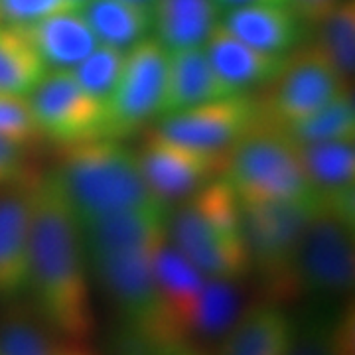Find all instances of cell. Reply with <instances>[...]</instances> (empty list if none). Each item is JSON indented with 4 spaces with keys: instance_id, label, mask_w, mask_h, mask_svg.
<instances>
[{
    "instance_id": "6da1fadb",
    "label": "cell",
    "mask_w": 355,
    "mask_h": 355,
    "mask_svg": "<svg viewBox=\"0 0 355 355\" xmlns=\"http://www.w3.org/2000/svg\"><path fill=\"white\" fill-rule=\"evenodd\" d=\"M30 190L28 288L48 328L83 342L95 330V316L79 223L53 172L32 178Z\"/></svg>"
},
{
    "instance_id": "7a4b0ae2",
    "label": "cell",
    "mask_w": 355,
    "mask_h": 355,
    "mask_svg": "<svg viewBox=\"0 0 355 355\" xmlns=\"http://www.w3.org/2000/svg\"><path fill=\"white\" fill-rule=\"evenodd\" d=\"M58 178L77 223L160 202L140 170L139 154L119 140L95 139L60 146Z\"/></svg>"
},
{
    "instance_id": "3957f363",
    "label": "cell",
    "mask_w": 355,
    "mask_h": 355,
    "mask_svg": "<svg viewBox=\"0 0 355 355\" xmlns=\"http://www.w3.org/2000/svg\"><path fill=\"white\" fill-rule=\"evenodd\" d=\"M168 241L207 279L237 282L251 272L241 235V200L223 176L170 211Z\"/></svg>"
},
{
    "instance_id": "277c9868",
    "label": "cell",
    "mask_w": 355,
    "mask_h": 355,
    "mask_svg": "<svg viewBox=\"0 0 355 355\" xmlns=\"http://www.w3.org/2000/svg\"><path fill=\"white\" fill-rule=\"evenodd\" d=\"M320 207L318 191L298 200H241L243 243L251 272L257 275L266 300L282 304L298 298L292 277L294 254L308 221Z\"/></svg>"
},
{
    "instance_id": "5b68a950",
    "label": "cell",
    "mask_w": 355,
    "mask_h": 355,
    "mask_svg": "<svg viewBox=\"0 0 355 355\" xmlns=\"http://www.w3.org/2000/svg\"><path fill=\"white\" fill-rule=\"evenodd\" d=\"M223 178L245 202L298 200L316 193L296 144L282 128L265 121L229 148Z\"/></svg>"
},
{
    "instance_id": "8992f818",
    "label": "cell",
    "mask_w": 355,
    "mask_h": 355,
    "mask_svg": "<svg viewBox=\"0 0 355 355\" xmlns=\"http://www.w3.org/2000/svg\"><path fill=\"white\" fill-rule=\"evenodd\" d=\"M292 277L298 298L340 300L354 288V227L334 216L324 203L300 237Z\"/></svg>"
},
{
    "instance_id": "52a82bcc",
    "label": "cell",
    "mask_w": 355,
    "mask_h": 355,
    "mask_svg": "<svg viewBox=\"0 0 355 355\" xmlns=\"http://www.w3.org/2000/svg\"><path fill=\"white\" fill-rule=\"evenodd\" d=\"M168 76V50L156 38H142L125 53L113 95L105 103L101 139L123 140L160 114Z\"/></svg>"
},
{
    "instance_id": "ba28073f",
    "label": "cell",
    "mask_w": 355,
    "mask_h": 355,
    "mask_svg": "<svg viewBox=\"0 0 355 355\" xmlns=\"http://www.w3.org/2000/svg\"><path fill=\"white\" fill-rule=\"evenodd\" d=\"M266 87V95L259 99L263 121L286 127L347 91V79L314 44L286 55L284 67Z\"/></svg>"
},
{
    "instance_id": "9c48e42d",
    "label": "cell",
    "mask_w": 355,
    "mask_h": 355,
    "mask_svg": "<svg viewBox=\"0 0 355 355\" xmlns=\"http://www.w3.org/2000/svg\"><path fill=\"white\" fill-rule=\"evenodd\" d=\"M261 121L259 97L235 93L219 101L164 114L153 135L200 153L227 154L229 148Z\"/></svg>"
},
{
    "instance_id": "30bf717a",
    "label": "cell",
    "mask_w": 355,
    "mask_h": 355,
    "mask_svg": "<svg viewBox=\"0 0 355 355\" xmlns=\"http://www.w3.org/2000/svg\"><path fill=\"white\" fill-rule=\"evenodd\" d=\"M28 95L44 140L69 146L103 137L105 105L81 89L71 69L44 73Z\"/></svg>"
},
{
    "instance_id": "8fae6325",
    "label": "cell",
    "mask_w": 355,
    "mask_h": 355,
    "mask_svg": "<svg viewBox=\"0 0 355 355\" xmlns=\"http://www.w3.org/2000/svg\"><path fill=\"white\" fill-rule=\"evenodd\" d=\"M227 154L200 153L148 135L139 153L142 176L160 202H184L223 176Z\"/></svg>"
},
{
    "instance_id": "7c38bea8",
    "label": "cell",
    "mask_w": 355,
    "mask_h": 355,
    "mask_svg": "<svg viewBox=\"0 0 355 355\" xmlns=\"http://www.w3.org/2000/svg\"><path fill=\"white\" fill-rule=\"evenodd\" d=\"M30 180L0 191V302H12L28 291L30 272Z\"/></svg>"
},
{
    "instance_id": "4fadbf2b",
    "label": "cell",
    "mask_w": 355,
    "mask_h": 355,
    "mask_svg": "<svg viewBox=\"0 0 355 355\" xmlns=\"http://www.w3.org/2000/svg\"><path fill=\"white\" fill-rule=\"evenodd\" d=\"M291 322L286 355H355L352 302L312 298Z\"/></svg>"
},
{
    "instance_id": "5bb4252c",
    "label": "cell",
    "mask_w": 355,
    "mask_h": 355,
    "mask_svg": "<svg viewBox=\"0 0 355 355\" xmlns=\"http://www.w3.org/2000/svg\"><path fill=\"white\" fill-rule=\"evenodd\" d=\"M219 24L254 50L286 55L304 38V22L288 4H249L231 8Z\"/></svg>"
},
{
    "instance_id": "9a60e30c",
    "label": "cell",
    "mask_w": 355,
    "mask_h": 355,
    "mask_svg": "<svg viewBox=\"0 0 355 355\" xmlns=\"http://www.w3.org/2000/svg\"><path fill=\"white\" fill-rule=\"evenodd\" d=\"M237 91L217 76L202 46L168 51V76L160 114L178 113L203 103L219 101Z\"/></svg>"
},
{
    "instance_id": "2e32d148",
    "label": "cell",
    "mask_w": 355,
    "mask_h": 355,
    "mask_svg": "<svg viewBox=\"0 0 355 355\" xmlns=\"http://www.w3.org/2000/svg\"><path fill=\"white\" fill-rule=\"evenodd\" d=\"M205 44L211 67L237 93H249V89L268 85L286 62V55L266 53L247 46L221 24L214 28Z\"/></svg>"
},
{
    "instance_id": "e0dca14e",
    "label": "cell",
    "mask_w": 355,
    "mask_h": 355,
    "mask_svg": "<svg viewBox=\"0 0 355 355\" xmlns=\"http://www.w3.org/2000/svg\"><path fill=\"white\" fill-rule=\"evenodd\" d=\"M153 272L166 314L182 340L190 343L191 316L207 277H203L168 239L154 251Z\"/></svg>"
},
{
    "instance_id": "ac0fdd59",
    "label": "cell",
    "mask_w": 355,
    "mask_h": 355,
    "mask_svg": "<svg viewBox=\"0 0 355 355\" xmlns=\"http://www.w3.org/2000/svg\"><path fill=\"white\" fill-rule=\"evenodd\" d=\"M36 50L44 65L71 69L99 46L93 30L77 10L58 12L32 24L14 26Z\"/></svg>"
},
{
    "instance_id": "d6986e66",
    "label": "cell",
    "mask_w": 355,
    "mask_h": 355,
    "mask_svg": "<svg viewBox=\"0 0 355 355\" xmlns=\"http://www.w3.org/2000/svg\"><path fill=\"white\" fill-rule=\"evenodd\" d=\"M291 326V318L277 302L253 304L225 331L219 355H286Z\"/></svg>"
},
{
    "instance_id": "ffe728a7",
    "label": "cell",
    "mask_w": 355,
    "mask_h": 355,
    "mask_svg": "<svg viewBox=\"0 0 355 355\" xmlns=\"http://www.w3.org/2000/svg\"><path fill=\"white\" fill-rule=\"evenodd\" d=\"M153 28L166 50L198 48L221 20L216 0H154Z\"/></svg>"
},
{
    "instance_id": "44dd1931",
    "label": "cell",
    "mask_w": 355,
    "mask_h": 355,
    "mask_svg": "<svg viewBox=\"0 0 355 355\" xmlns=\"http://www.w3.org/2000/svg\"><path fill=\"white\" fill-rule=\"evenodd\" d=\"M81 16L99 44L119 50H128L153 28L150 8L128 0H87L81 6Z\"/></svg>"
},
{
    "instance_id": "7402d4cb",
    "label": "cell",
    "mask_w": 355,
    "mask_h": 355,
    "mask_svg": "<svg viewBox=\"0 0 355 355\" xmlns=\"http://www.w3.org/2000/svg\"><path fill=\"white\" fill-rule=\"evenodd\" d=\"M300 160L318 193L352 186L355 176L354 140H328L296 144Z\"/></svg>"
},
{
    "instance_id": "603a6c76",
    "label": "cell",
    "mask_w": 355,
    "mask_h": 355,
    "mask_svg": "<svg viewBox=\"0 0 355 355\" xmlns=\"http://www.w3.org/2000/svg\"><path fill=\"white\" fill-rule=\"evenodd\" d=\"M241 296L235 282L219 279H205L198 304L190 322V343L193 338L217 340L233 326L239 316Z\"/></svg>"
},
{
    "instance_id": "cb8c5ba5",
    "label": "cell",
    "mask_w": 355,
    "mask_h": 355,
    "mask_svg": "<svg viewBox=\"0 0 355 355\" xmlns=\"http://www.w3.org/2000/svg\"><path fill=\"white\" fill-rule=\"evenodd\" d=\"M44 73L46 65L22 32L0 24V93L28 95Z\"/></svg>"
},
{
    "instance_id": "d4e9b609",
    "label": "cell",
    "mask_w": 355,
    "mask_h": 355,
    "mask_svg": "<svg viewBox=\"0 0 355 355\" xmlns=\"http://www.w3.org/2000/svg\"><path fill=\"white\" fill-rule=\"evenodd\" d=\"M294 144H312L328 140H354L355 137V105L349 91H343L328 105L308 114L300 121H294L286 127H280Z\"/></svg>"
},
{
    "instance_id": "484cf974",
    "label": "cell",
    "mask_w": 355,
    "mask_h": 355,
    "mask_svg": "<svg viewBox=\"0 0 355 355\" xmlns=\"http://www.w3.org/2000/svg\"><path fill=\"white\" fill-rule=\"evenodd\" d=\"M318 24L316 46L343 79L354 76L355 65V6L354 0H340Z\"/></svg>"
},
{
    "instance_id": "4316f807",
    "label": "cell",
    "mask_w": 355,
    "mask_h": 355,
    "mask_svg": "<svg viewBox=\"0 0 355 355\" xmlns=\"http://www.w3.org/2000/svg\"><path fill=\"white\" fill-rule=\"evenodd\" d=\"M123 65H125V50L101 44L83 62L71 67V73L87 95L105 105L119 83Z\"/></svg>"
},
{
    "instance_id": "83f0119b",
    "label": "cell",
    "mask_w": 355,
    "mask_h": 355,
    "mask_svg": "<svg viewBox=\"0 0 355 355\" xmlns=\"http://www.w3.org/2000/svg\"><path fill=\"white\" fill-rule=\"evenodd\" d=\"M48 326L28 312H12L0 322V355H55Z\"/></svg>"
},
{
    "instance_id": "f1b7e54d",
    "label": "cell",
    "mask_w": 355,
    "mask_h": 355,
    "mask_svg": "<svg viewBox=\"0 0 355 355\" xmlns=\"http://www.w3.org/2000/svg\"><path fill=\"white\" fill-rule=\"evenodd\" d=\"M0 137L24 150L44 142L30 101L24 95L0 93Z\"/></svg>"
},
{
    "instance_id": "f546056e",
    "label": "cell",
    "mask_w": 355,
    "mask_h": 355,
    "mask_svg": "<svg viewBox=\"0 0 355 355\" xmlns=\"http://www.w3.org/2000/svg\"><path fill=\"white\" fill-rule=\"evenodd\" d=\"M71 10H79L73 0H0V24H32L51 14Z\"/></svg>"
},
{
    "instance_id": "4dcf8cb0",
    "label": "cell",
    "mask_w": 355,
    "mask_h": 355,
    "mask_svg": "<svg viewBox=\"0 0 355 355\" xmlns=\"http://www.w3.org/2000/svg\"><path fill=\"white\" fill-rule=\"evenodd\" d=\"M109 347L111 355H170L174 352L123 320L111 334Z\"/></svg>"
},
{
    "instance_id": "1f68e13d",
    "label": "cell",
    "mask_w": 355,
    "mask_h": 355,
    "mask_svg": "<svg viewBox=\"0 0 355 355\" xmlns=\"http://www.w3.org/2000/svg\"><path fill=\"white\" fill-rule=\"evenodd\" d=\"M26 154L24 148L0 137V190L24 180Z\"/></svg>"
},
{
    "instance_id": "d6a6232c",
    "label": "cell",
    "mask_w": 355,
    "mask_h": 355,
    "mask_svg": "<svg viewBox=\"0 0 355 355\" xmlns=\"http://www.w3.org/2000/svg\"><path fill=\"white\" fill-rule=\"evenodd\" d=\"M338 2L340 0H288V6L298 14V18L304 24H316L318 20Z\"/></svg>"
},
{
    "instance_id": "836d02e7",
    "label": "cell",
    "mask_w": 355,
    "mask_h": 355,
    "mask_svg": "<svg viewBox=\"0 0 355 355\" xmlns=\"http://www.w3.org/2000/svg\"><path fill=\"white\" fill-rule=\"evenodd\" d=\"M216 2L225 8H237L249 4H288V0H216Z\"/></svg>"
},
{
    "instance_id": "e575fe53",
    "label": "cell",
    "mask_w": 355,
    "mask_h": 355,
    "mask_svg": "<svg viewBox=\"0 0 355 355\" xmlns=\"http://www.w3.org/2000/svg\"><path fill=\"white\" fill-rule=\"evenodd\" d=\"M55 355H95L89 352L87 347L79 345L77 342H69L65 345H58L55 347Z\"/></svg>"
},
{
    "instance_id": "d590c367",
    "label": "cell",
    "mask_w": 355,
    "mask_h": 355,
    "mask_svg": "<svg viewBox=\"0 0 355 355\" xmlns=\"http://www.w3.org/2000/svg\"><path fill=\"white\" fill-rule=\"evenodd\" d=\"M170 355H207V354L203 352L202 347H198V345H193V343H188V345H182V347L174 349Z\"/></svg>"
},
{
    "instance_id": "8d00e7d4",
    "label": "cell",
    "mask_w": 355,
    "mask_h": 355,
    "mask_svg": "<svg viewBox=\"0 0 355 355\" xmlns=\"http://www.w3.org/2000/svg\"><path fill=\"white\" fill-rule=\"evenodd\" d=\"M128 2H135V4H142V6H148V4H153L154 0H128Z\"/></svg>"
},
{
    "instance_id": "74e56055",
    "label": "cell",
    "mask_w": 355,
    "mask_h": 355,
    "mask_svg": "<svg viewBox=\"0 0 355 355\" xmlns=\"http://www.w3.org/2000/svg\"><path fill=\"white\" fill-rule=\"evenodd\" d=\"M73 2H76V4H79V6H81V4H83V2H87V0H73Z\"/></svg>"
}]
</instances>
